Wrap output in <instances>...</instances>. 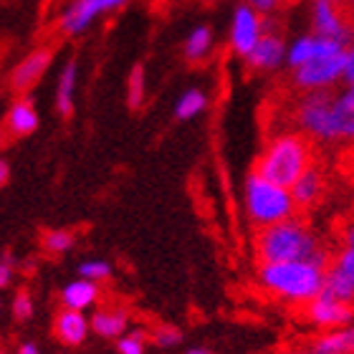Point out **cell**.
I'll return each mask as SVG.
<instances>
[{
  "mask_svg": "<svg viewBox=\"0 0 354 354\" xmlns=\"http://www.w3.org/2000/svg\"><path fill=\"white\" fill-rule=\"evenodd\" d=\"M256 256L261 263H279V261H304L311 259L319 266L332 263V253L326 251L322 238L314 233L309 223L294 215L268 228H261L256 236Z\"/></svg>",
  "mask_w": 354,
  "mask_h": 354,
  "instance_id": "6da1fadb",
  "label": "cell"
},
{
  "mask_svg": "<svg viewBox=\"0 0 354 354\" xmlns=\"http://www.w3.org/2000/svg\"><path fill=\"white\" fill-rule=\"evenodd\" d=\"M326 268L317 261H279V263H261L256 281L266 294L288 306H306L324 291Z\"/></svg>",
  "mask_w": 354,
  "mask_h": 354,
  "instance_id": "7a4b0ae2",
  "label": "cell"
},
{
  "mask_svg": "<svg viewBox=\"0 0 354 354\" xmlns=\"http://www.w3.org/2000/svg\"><path fill=\"white\" fill-rule=\"evenodd\" d=\"M311 165H314V155H311L309 137L299 129H281L266 142L253 170L283 187H291Z\"/></svg>",
  "mask_w": 354,
  "mask_h": 354,
  "instance_id": "3957f363",
  "label": "cell"
},
{
  "mask_svg": "<svg viewBox=\"0 0 354 354\" xmlns=\"http://www.w3.org/2000/svg\"><path fill=\"white\" fill-rule=\"evenodd\" d=\"M243 210L245 218L256 228H268L273 223H281L286 218H294L299 205H296L291 187L273 183L261 172H248L243 183Z\"/></svg>",
  "mask_w": 354,
  "mask_h": 354,
  "instance_id": "277c9868",
  "label": "cell"
},
{
  "mask_svg": "<svg viewBox=\"0 0 354 354\" xmlns=\"http://www.w3.org/2000/svg\"><path fill=\"white\" fill-rule=\"evenodd\" d=\"M347 76V48L322 53L291 71V82L301 94L309 91H334Z\"/></svg>",
  "mask_w": 354,
  "mask_h": 354,
  "instance_id": "5b68a950",
  "label": "cell"
},
{
  "mask_svg": "<svg viewBox=\"0 0 354 354\" xmlns=\"http://www.w3.org/2000/svg\"><path fill=\"white\" fill-rule=\"evenodd\" d=\"M332 96L334 91H309L294 104V124L311 142L334 145L332 140Z\"/></svg>",
  "mask_w": 354,
  "mask_h": 354,
  "instance_id": "8992f818",
  "label": "cell"
},
{
  "mask_svg": "<svg viewBox=\"0 0 354 354\" xmlns=\"http://www.w3.org/2000/svg\"><path fill=\"white\" fill-rule=\"evenodd\" d=\"M127 6V0H66L59 10L56 28L61 36L79 38L84 36L96 21L117 13Z\"/></svg>",
  "mask_w": 354,
  "mask_h": 354,
  "instance_id": "52a82bcc",
  "label": "cell"
},
{
  "mask_svg": "<svg viewBox=\"0 0 354 354\" xmlns=\"http://www.w3.org/2000/svg\"><path fill=\"white\" fill-rule=\"evenodd\" d=\"M263 33H266V15H261L248 3H241V6L233 8L228 23V46L238 59H245L256 48V44L263 38Z\"/></svg>",
  "mask_w": 354,
  "mask_h": 354,
  "instance_id": "ba28073f",
  "label": "cell"
},
{
  "mask_svg": "<svg viewBox=\"0 0 354 354\" xmlns=\"http://www.w3.org/2000/svg\"><path fill=\"white\" fill-rule=\"evenodd\" d=\"M309 23H311V30H314L317 36L334 38V41H342V44H347V46L354 38L352 23L347 21V15L342 10L339 0H311Z\"/></svg>",
  "mask_w": 354,
  "mask_h": 354,
  "instance_id": "9c48e42d",
  "label": "cell"
},
{
  "mask_svg": "<svg viewBox=\"0 0 354 354\" xmlns=\"http://www.w3.org/2000/svg\"><path fill=\"white\" fill-rule=\"evenodd\" d=\"M352 317H354V304L342 301V299L326 294V291H322L317 299H311L304 306V319L311 326L322 329V332H332V329L352 324Z\"/></svg>",
  "mask_w": 354,
  "mask_h": 354,
  "instance_id": "30bf717a",
  "label": "cell"
},
{
  "mask_svg": "<svg viewBox=\"0 0 354 354\" xmlns=\"http://www.w3.org/2000/svg\"><path fill=\"white\" fill-rule=\"evenodd\" d=\"M51 61H53V51L48 46H41V48L28 51L13 68H10V76H8L10 88H13L15 94H28L30 88L46 76Z\"/></svg>",
  "mask_w": 354,
  "mask_h": 354,
  "instance_id": "8fae6325",
  "label": "cell"
},
{
  "mask_svg": "<svg viewBox=\"0 0 354 354\" xmlns=\"http://www.w3.org/2000/svg\"><path fill=\"white\" fill-rule=\"evenodd\" d=\"M324 291L354 304V245H339V251L332 256V263L326 266Z\"/></svg>",
  "mask_w": 354,
  "mask_h": 354,
  "instance_id": "7c38bea8",
  "label": "cell"
},
{
  "mask_svg": "<svg viewBox=\"0 0 354 354\" xmlns=\"http://www.w3.org/2000/svg\"><path fill=\"white\" fill-rule=\"evenodd\" d=\"M288 59V44L286 38L276 33V30H266L263 38H261L256 48H253L248 56H245V64L253 71H261V74H273L279 68L286 66Z\"/></svg>",
  "mask_w": 354,
  "mask_h": 354,
  "instance_id": "4fadbf2b",
  "label": "cell"
},
{
  "mask_svg": "<svg viewBox=\"0 0 354 354\" xmlns=\"http://www.w3.org/2000/svg\"><path fill=\"white\" fill-rule=\"evenodd\" d=\"M339 48H347V44H342V41H334V38L317 36L314 30H311V33H301V36H296L294 41L288 44L286 66L294 71V68L304 66L306 61L317 59V56H322V53L339 51Z\"/></svg>",
  "mask_w": 354,
  "mask_h": 354,
  "instance_id": "5bb4252c",
  "label": "cell"
},
{
  "mask_svg": "<svg viewBox=\"0 0 354 354\" xmlns=\"http://www.w3.org/2000/svg\"><path fill=\"white\" fill-rule=\"evenodd\" d=\"M332 140L354 142V84H344L332 96Z\"/></svg>",
  "mask_w": 354,
  "mask_h": 354,
  "instance_id": "9a60e30c",
  "label": "cell"
},
{
  "mask_svg": "<svg viewBox=\"0 0 354 354\" xmlns=\"http://www.w3.org/2000/svg\"><path fill=\"white\" fill-rule=\"evenodd\" d=\"M53 332L56 339L66 347H79L88 339L91 332V317H86V311H76L61 306V311L53 319Z\"/></svg>",
  "mask_w": 354,
  "mask_h": 354,
  "instance_id": "2e32d148",
  "label": "cell"
},
{
  "mask_svg": "<svg viewBox=\"0 0 354 354\" xmlns=\"http://www.w3.org/2000/svg\"><path fill=\"white\" fill-rule=\"evenodd\" d=\"M38 129V111L28 96H18L6 111V132L13 137H28Z\"/></svg>",
  "mask_w": 354,
  "mask_h": 354,
  "instance_id": "e0dca14e",
  "label": "cell"
},
{
  "mask_svg": "<svg viewBox=\"0 0 354 354\" xmlns=\"http://www.w3.org/2000/svg\"><path fill=\"white\" fill-rule=\"evenodd\" d=\"M129 329V314L119 306H104L91 314V332L102 339H119Z\"/></svg>",
  "mask_w": 354,
  "mask_h": 354,
  "instance_id": "ac0fdd59",
  "label": "cell"
},
{
  "mask_svg": "<svg viewBox=\"0 0 354 354\" xmlns=\"http://www.w3.org/2000/svg\"><path fill=\"white\" fill-rule=\"evenodd\" d=\"M76 86H79V64L74 59H68L61 66V74L56 79V111L61 117H71L74 114V102H76Z\"/></svg>",
  "mask_w": 354,
  "mask_h": 354,
  "instance_id": "d6986e66",
  "label": "cell"
},
{
  "mask_svg": "<svg viewBox=\"0 0 354 354\" xmlns=\"http://www.w3.org/2000/svg\"><path fill=\"white\" fill-rule=\"evenodd\" d=\"M324 190H326L324 175H322V170L314 167V165L291 185V195H294L299 210H306V207L317 205L319 200L324 198Z\"/></svg>",
  "mask_w": 354,
  "mask_h": 354,
  "instance_id": "ffe728a7",
  "label": "cell"
},
{
  "mask_svg": "<svg viewBox=\"0 0 354 354\" xmlns=\"http://www.w3.org/2000/svg\"><path fill=\"white\" fill-rule=\"evenodd\" d=\"M99 301V283L88 279H74L68 281L66 286L61 288V306L76 311H88L94 309Z\"/></svg>",
  "mask_w": 354,
  "mask_h": 354,
  "instance_id": "44dd1931",
  "label": "cell"
},
{
  "mask_svg": "<svg viewBox=\"0 0 354 354\" xmlns=\"http://www.w3.org/2000/svg\"><path fill=\"white\" fill-rule=\"evenodd\" d=\"M213 46H215V33L213 28L207 26V23H200L195 28L185 36V44H183V56L190 64H200V61H205L210 53H213Z\"/></svg>",
  "mask_w": 354,
  "mask_h": 354,
  "instance_id": "7402d4cb",
  "label": "cell"
},
{
  "mask_svg": "<svg viewBox=\"0 0 354 354\" xmlns=\"http://www.w3.org/2000/svg\"><path fill=\"white\" fill-rule=\"evenodd\" d=\"M311 347L324 354H354V324L339 326L332 332H322Z\"/></svg>",
  "mask_w": 354,
  "mask_h": 354,
  "instance_id": "603a6c76",
  "label": "cell"
},
{
  "mask_svg": "<svg viewBox=\"0 0 354 354\" xmlns=\"http://www.w3.org/2000/svg\"><path fill=\"white\" fill-rule=\"evenodd\" d=\"M207 104H210V99H207V94L203 88L198 86L185 88L183 94H180V99L175 102V117L180 122H190V119L200 117L207 109Z\"/></svg>",
  "mask_w": 354,
  "mask_h": 354,
  "instance_id": "cb8c5ba5",
  "label": "cell"
},
{
  "mask_svg": "<svg viewBox=\"0 0 354 354\" xmlns=\"http://www.w3.org/2000/svg\"><path fill=\"white\" fill-rule=\"evenodd\" d=\"M147 96V76H145V66L137 64L132 66L129 76H127V106L129 109H140Z\"/></svg>",
  "mask_w": 354,
  "mask_h": 354,
  "instance_id": "d4e9b609",
  "label": "cell"
},
{
  "mask_svg": "<svg viewBox=\"0 0 354 354\" xmlns=\"http://www.w3.org/2000/svg\"><path fill=\"white\" fill-rule=\"evenodd\" d=\"M76 243V236L71 230H64V228H53V230H46L44 233V248L53 256H64L74 248Z\"/></svg>",
  "mask_w": 354,
  "mask_h": 354,
  "instance_id": "484cf974",
  "label": "cell"
},
{
  "mask_svg": "<svg viewBox=\"0 0 354 354\" xmlns=\"http://www.w3.org/2000/svg\"><path fill=\"white\" fill-rule=\"evenodd\" d=\"M79 276L102 283V281H106L111 276V263H106V261H102V259L82 261V263H79Z\"/></svg>",
  "mask_w": 354,
  "mask_h": 354,
  "instance_id": "4316f807",
  "label": "cell"
},
{
  "mask_svg": "<svg viewBox=\"0 0 354 354\" xmlns=\"http://www.w3.org/2000/svg\"><path fill=\"white\" fill-rule=\"evenodd\" d=\"M119 354H147V337L145 332L134 329V332H127L124 337L117 339Z\"/></svg>",
  "mask_w": 354,
  "mask_h": 354,
  "instance_id": "83f0119b",
  "label": "cell"
},
{
  "mask_svg": "<svg viewBox=\"0 0 354 354\" xmlns=\"http://www.w3.org/2000/svg\"><path fill=\"white\" fill-rule=\"evenodd\" d=\"M183 339H185L183 332H180L177 326H170V324H160L155 332H152V342L162 349L177 347V344H183Z\"/></svg>",
  "mask_w": 354,
  "mask_h": 354,
  "instance_id": "f1b7e54d",
  "label": "cell"
},
{
  "mask_svg": "<svg viewBox=\"0 0 354 354\" xmlns=\"http://www.w3.org/2000/svg\"><path fill=\"white\" fill-rule=\"evenodd\" d=\"M10 314H13L15 322H28L33 317V299H30L28 291H18L10 301Z\"/></svg>",
  "mask_w": 354,
  "mask_h": 354,
  "instance_id": "f546056e",
  "label": "cell"
},
{
  "mask_svg": "<svg viewBox=\"0 0 354 354\" xmlns=\"http://www.w3.org/2000/svg\"><path fill=\"white\" fill-rule=\"evenodd\" d=\"M243 3L253 6L261 15H273V13H279L281 8L286 6V0H243Z\"/></svg>",
  "mask_w": 354,
  "mask_h": 354,
  "instance_id": "4dcf8cb0",
  "label": "cell"
},
{
  "mask_svg": "<svg viewBox=\"0 0 354 354\" xmlns=\"http://www.w3.org/2000/svg\"><path fill=\"white\" fill-rule=\"evenodd\" d=\"M13 259L8 256V253H3V259H0V286L8 288L10 283H13Z\"/></svg>",
  "mask_w": 354,
  "mask_h": 354,
  "instance_id": "1f68e13d",
  "label": "cell"
},
{
  "mask_svg": "<svg viewBox=\"0 0 354 354\" xmlns=\"http://www.w3.org/2000/svg\"><path fill=\"white\" fill-rule=\"evenodd\" d=\"M339 245H354V218L344 223V228L339 233Z\"/></svg>",
  "mask_w": 354,
  "mask_h": 354,
  "instance_id": "d6a6232c",
  "label": "cell"
},
{
  "mask_svg": "<svg viewBox=\"0 0 354 354\" xmlns=\"http://www.w3.org/2000/svg\"><path fill=\"white\" fill-rule=\"evenodd\" d=\"M344 84H354V38L347 46V76H344Z\"/></svg>",
  "mask_w": 354,
  "mask_h": 354,
  "instance_id": "836d02e7",
  "label": "cell"
},
{
  "mask_svg": "<svg viewBox=\"0 0 354 354\" xmlns=\"http://www.w3.org/2000/svg\"><path fill=\"white\" fill-rule=\"evenodd\" d=\"M15 354H41V349H38V344H33V342H21L18 349H15Z\"/></svg>",
  "mask_w": 354,
  "mask_h": 354,
  "instance_id": "e575fe53",
  "label": "cell"
},
{
  "mask_svg": "<svg viewBox=\"0 0 354 354\" xmlns=\"http://www.w3.org/2000/svg\"><path fill=\"white\" fill-rule=\"evenodd\" d=\"M8 177H10V167H8L6 160H0V183L6 185V183H8Z\"/></svg>",
  "mask_w": 354,
  "mask_h": 354,
  "instance_id": "d590c367",
  "label": "cell"
},
{
  "mask_svg": "<svg viewBox=\"0 0 354 354\" xmlns=\"http://www.w3.org/2000/svg\"><path fill=\"white\" fill-rule=\"evenodd\" d=\"M283 354H324V352H319V349L309 347V349H288V352H283Z\"/></svg>",
  "mask_w": 354,
  "mask_h": 354,
  "instance_id": "8d00e7d4",
  "label": "cell"
},
{
  "mask_svg": "<svg viewBox=\"0 0 354 354\" xmlns=\"http://www.w3.org/2000/svg\"><path fill=\"white\" fill-rule=\"evenodd\" d=\"M185 354H213L207 347H190Z\"/></svg>",
  "mask_w": 354,
  "mask_h": 354,
  "instance_id": "74e56055",
  "label": "cell"
},
{
  "mask_svg": "<svg viewBox=\"0 0 354 354\" xmlns=\"http://www.w3.org/2000/svg\"><path fill=\"white\" fill-rule=\"evenodd\" d=\"M347 6L352 8V13H354V0H347Z\"/></svg>",
  "mask_w": 354,
  "mask_h": 354,
  "instance_id": "f35d334b",
  "label": "cell"
},
{
  "mask_svg": "<svg viewBox=\"0 0 354 354\" xmlns=\"http://www.w3.org/2000/svg\"><path fill=\"white\" fill-rule=\"evenodd\" d=\"M203 3H221V0H203Z\"/></svg>",
  "mask_w": 354,
  "mask_h": 354,
  "instance_id": "ab89813d",
  "label": "cell"
},
{
  "mask_svg": "<svg viewBox=\"0 0 354 354\" xmlns=\"http://www.w3.org/2000/svg\"><path fill=\"white\" fill-rule=\"evenodd\" d=\"M0 354H8V352H0Z\"/></svg>",
  "mask_w": 354,
  "mask_h": 354,
  "instance_id": "60d3db41",
  "label": "cell"
}]
</instances>
